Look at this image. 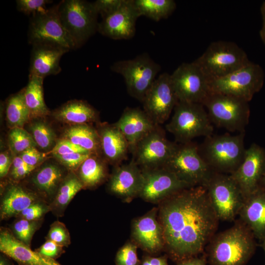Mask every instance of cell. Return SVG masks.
<instances>
[{"instance_id": "cell-45", "label": "cell", "mask_w": 265, "mask_h": 265, "mask_svg": "<svg viewBox=\"0 0 265 265\" xmlns=\"http://www.w3.org/2000/svg\"><path fill=\"white\" fill-rule=\"evenodd\" d=\"M28 165L37 168L45 159L46 155L39 152L36 147L30 148L19 155Z\"/></svg>"}, {"instance_id": "cell-25", "label": "cell", "mask_w": 265, "mask_h": 265, "mask_svg": "<svg viewBox=\"0 0 265 265\" xmlns=\"http://www.w3.org/2000/svg\"><path fill=\"white\" fill-rule=\"evenodd\" d=\"M41 200H43L30 188L18 183L12 182L5 186L2 193L0 205V219L16 217L30 205Z\"/></svg>"}, {"instance_id": "cell-49", "label": "cell", "mask_w": 265, "mask_h": 265, "mask_svg": "<svg viewBox=\"0 0 265 265\" xmlns=\"http://www.w3.org/2000/svg\"><path fill=\"white\" fill-rule=\"evenodd\" d=\"M140 265H169L166 255L154 257L150 255L143 256Z\"/></svg>"}, {"instance_id": "cell-28", "label": "cell", "mask_w": 265, "mask_h": 265, "mask_svg": "<svg viewBox=\"0 0 265 265\" xmlns=\"http://www.w3.org/2000/svg\"><path fill=\"white\" fill-rule=\"evenodd\" d=\"M60 122L78 125L89 124L98 119V111L91 105L81 100H72L55 109L53 113Z\"/></svg>"}, {"instance_id": "cell-22", "label": "cell", "mask_w": 265, "mask_h": 265, "mask_svg": "<svg viewBox=\"0 0 265 265\" xmlns=\"http://www.w3.org/2000/svg\"><path fill=\"white\" fill-rule=\"evenodd\" d=\"M32 46L28 76L44 79L48 76L55 75L61 72L60 60L69 50L49 43Z\"/></svg>"}, {"instance_id": "cell-19", "label": "cell", "mask_w": 265, "mask_h": 265, "mask_svg": "<svg viewBox=\"0 0 265 265\" xmlns=\"http://www.w3.org/2000/svg\"><path fill=\"white\" fill-rule=\"evenodd\" d=\"M143 183L142 170L132 159L128 163L114 166L109 178L107 189L123 202L129 203L139 197Z\"/></svg>"}, {"instance_id": "cell-32", "label": "cell", "mask_w": 265, "mask_h": 265, "mask_svg": "<svg viewBox=\"0 0 265 265\" xmlns=\"http://www.w3.org/2000/svg\"><path fill=\"white\" fill-rule=\"evenodd\" d=\"M62 138L85 149L91 154H101L98 132L89 124L69 126L64 130Z\"/></svg>"}, {"instance_id": "cell-27", "label": "cell", "mask_w": 265, "mask_h": 265, "mask_svg": "<svg viewBox=\"0 0 265 265\" xmlns=\"http://www.w3.org/2000/svg\"><path fill=\"white\" fill-rule=\"evenodd\" d=\"M34 171L30 178L32 190L49 204L67 174L60 165L52 162L44 164Z\"/></svg>"}, {"instance_id": "cell-29", "label": "cell", "mask_w": 265, "mask_h": 265, "mask_svg": "<svg viewBox=\"0 0 265 265\" xmlns=\"http://www.w3.org/2000/svg\"><path fill=\"white\" fill-rule=\"evenodd\" d=\"M107 163L101 155L91 154L77 170V176L84 188H93L107 179Z\"/></svg>"}, {"instance_id": "cell-10", "label": "cell", "mask_w": 265, "mask_h": 265, "mask_svg": "<svg viewBox=\"0 0 265 265\" xmlns=\"http://www.w3.org/2000/svg\"><path fill=\"white\" fill-rule=\"evenodd\" d=\"M162 167L191 186H204L213 172L200 156L198 144L192 141L178 144Z\"/></svg>"}, {"instance_id": "cell-18", "label": "cell", "mask_w": 265, "mask_h": 265, "mask_svg": "<svg viewBox=\"0 0 265 265\" xmlns=\"http://www.w3.org/2000/svg\"><path fill=\"white\" fill-rule=\"evenodd\" d=\"M158 214V208H154L134 219L132 224V241L150 254L159 253L164 249L163 229Z\"/></svg>"}, {"instance_id": "cell-3", "label": "cell", "mask_w": 265, "mask_h": 265, "mask_svg": "<svg viewBox=\"0 0 265 265\" xmlns=\"http://www.w3.org/2000/svg\"><path fill=\"white\" fill-rule=\"evenodd\" d=\"M244 132L236 135L225 133L205 137L198 145L199 153L213 172L231 174L242 162L246 148Z\"/></svg>"}, {"instance_id": "cell-1", "label": "cell", "mask_w": 265, "mask_h": 265, "mask_svg": "<svg viewBox=\"0 0 265 265\" xmlns=\"http://www.w3.org/2000/svg\"><path fill=\"white\" fill-rule=\"evenodd\" d=\"M164 250L177 262L198 256L215 234L219 219L204 186L182 190L159 203Z\"/></svg>"}, {"instance_id": "cell-8", "label": "cell", "mask_w": 265, "mask_h": 265, "mask_svg": "<svg viewBox=\"0 0 265 265\" xmlns=\"http://www.w3.org/2000/svg\"><path fill=\"white\" fill-rule=\"evenodd\" d=\"M110 69L123 77L128 94L142 102L161 67L148 53H144L132 59L116 61Z\"/></svg>"}, {"instance_id": "cell-43", "label": "cell", "mask_w": 265, "mask_h": 265, "mask_svg": "<svg viewBox=\"0 0 265 265\" xmlns=\"http://www.w3.org/2000/svg\"><path fill=\"white\" fill-rule=\"evenodd\" d=\"M126 0H97L93 2L95 8L102 19L120 8Z\"/></svg>"}, {"instance_id": "cell-31", "label": "cell", "mask_w": 265, "mask_h": 265, "mask_svg": "<svg viewBox=\"0 0 265 265\" xmlns=\"http://www.w3.org/2000/svg\"><path fill=\"white\" fill-rule=\"evenodd\" d=\"M84 186L74 172H70L60 184L53 199L49 204L51 212L56 216L64 215V212L76 194Z\"/></svg>"}, {"instance_id": "cell-26", "label": "cell", "mask_w": 265, "mask_h": 265, "mask_svg": "<svg viewBox=\"0 0 265 265\" xmlns=\"http://www.w3.org/2000/svg\"><path fill=\"white\" fill-rule=\"evenodd\" d=\"M240 219L261 241L265 238V188L260 186L245 197L239 211Z\"/></svg>"}, {"instance_id": "cell-51", "label": "cell", "mask_w": 265, "mask_h": 265, "mask_svg": "<svg viewBox=\"0 0 265 265\" xmlns=\"http://www.w3.org/2000/svg\"><path fill=\"white\" fill-rule=\"evenodd\" d=\"M261 12L262 16L263 24L260 31V37L265 45V1L263 2L261 7Z\"/></svg>"}, {"instance_id": "cell-53", "label": "cell", "mask_w": 265, "mask_h": 265, "mask_svg": "<svg viewBox=\"0 0 265 265\" xmlns=\"http://www.w3.org/2000/svg\"><path fill=\"white\" fill-rule=\"evenodd\" d=\"M261 186L265 188V171L261 183Z\"/></svg>"}, {"instance_id": "cell-38", "label": "cell", "mask_w": 265, "mask_h": 265, "mask_svg": "<svg viewBox=\"0 0 265 265\" xmlns=\"http://www.w3.org/2000/svg\"><path fill=\"white\" fill-rule=\"evenodd\" d=\"M138 246L132 241H128L117 251L115 256L116 265H140L137 248Z\"/></svg>"}, {"instance_id": "cell-5", "label": "cell", "mask_w": 265, "mask_h": 265, "mask_svg": "<svg viewBox=\"0 0 265 265\" xmlns=\"http://www.w3.org/2000/svg\"><path fill=\"white\" fill-rule=\"evenodd\" d=\"M165 127L180 144L213 134V126L202 104L178 101Z\"/></svg>"}, {"instance_id": "cell-20", "label": "cell", "mask_w": 265, "mask_h": 265, "mask_svg": "<svg viewBox=\"0 0 265 265\" xmlns=\"http://www.w3.org/2000/svg\"><path fill=\"white\" fill-rule=\"evenodd\" d=\"M139 17L134 0H126L117 10L102 19L98 31L114 40L131 39L135 35L136 22Z\"/></svg>"}, {"instance_id": "cell-4", "label": "cell", "mask_w": 265, "mask_h": 265, "mask_svg": "<svg viewBox=\"0 0 265 265\" xmlns=\"http://www.w3.org/2000/svg\"><path fill=\"white\" fill-rule=\"evenodd\" d=\"M193 62L210 81L227 76L251 61L244 51L236 43L217 41L211 43Z\"/></svg>"}, {"instance_id": "cell-46", "label": "cell", "mask_w": 265, "mask_h": 265, "mask_svg": "<svg viewBox=\"0 0 265 265\" xmlns=\"http://www.w3.org/2000/svg\"><path fill=\"white\" fill-rule=\"evenodd\" d=\"M63 247L51 240L47 239L41 246L35 250L45 256L56 260L65 252Z\"/></svg>"}, {"instance_id": "cell-41", "label": "cell", "mask_w": 265, "mask_h": 265, "mask_svg": "<svg viewBox=\"0 0 265 265\" xmlns=\"http://www.w3.org/2000/svg\"><path fill=\"white\" fill-rule=\"evenodd\" d=\"M90 155V154L74 153L52 156L60 165L65 167L70 172H75Z\"/></svg>"}, {"instance_id": "cell-39", "label": "cell", "mask_w": 265, "mask_h": 265, "mask_svg": "<svg viewBox=\"0 0 265 265\" xmlns=\"http://www.w3.org/2000/svg\"><path fill=\"white\" fill-rule=\"evenodd\" d=\"M46 240H51L57 244L67 247L71 244V237L65 225L58 221H54L51 225Z\"/></svg>"}, {"instance_id": "cell-42", "label": "cell", "mask_w": 265, "mask_h": 265, "mask_svg": "<svg viewBox=\"0 0 265 265\" xmlns=\"http://www.w3.org/2000/svg\"><path fill=\"white\" fill-rule=\"evenodd\" d=\"M53 1L49 0H17V10L26 15L31 16L41 13L48 8L47 4Z\"/></svg>"}, {"instance_id": "cell-34", "label": "cell", "mask_w": 265, "mask_h": 265, "mask_svg": "<svg viewBox=\"0 0 265 265\" xmlns=\"http://www.w3.org/2000/svg\"><path fill=\"white\" fill-rule=\"evenodd\" d=\"M134 2L140 16L157 22L168 18L176 7L173 0H134Z\"/></svg>"}, {"instance_id": "cell-21", "label": "cell", "mask_w": 265, "mask_h": 265, "mask_svg": "<svg viewBox=\"0 0 265 265\" xmlns=\"http://www.w3.org/2000/svg\"><path fill=\"white\" fill-rule=\"evenodd\" d=\"M0 251L19 265H61L55 260L32 250L16 238L7 228L0 229Z\"/></svg>"}, {"instance_id": "cell-12", "label": "cell", "mask_w": 265, "mask_h": 265, "mask_svg": "<svg viewBox=\"0 0 265 265\" xmlns=\"http://www.w3.org/2000/svg\"><path fill=\"white\" fill-rule=\"evenodd\" d=\"M58 4L31 16L28 31V41L31 45L49 43L69 51L77 47L63 26L58 14Z\"/></svg>"}, {"instance_id": "cell-13", "label": "cell", "mask_w": 265, "mask_h": 265, "mask_svg": "<svg viewBox=\"0 0 265 265\" xmlns=\"http://www.w3.org/2000/svg\"><path fill=\"white\" fill-rule=\"evenodd\" d=\"M177 146L167 139L165 131L157 125L135 145L131 152L132 159L141 169L162 167Z\"/></svg>"}, {"instance_id": "cell-9", "label": "cell", "mask_w": 265, "mask_h": 265, "mask_svg": "<svg viewBox=\"0 0 265 265\" xmlns=\"http://www.w3.org/2000/svg\"><path fill=\"white\" fill-rule=\"evenodd\" d=\"M204 186L219 220H234L244 197L230 175L213 171Z\"/></svg>"}, {"instance_id": "cell-23", "label": "cell", "mask_w": 265, "mask_h": 265, "mask_svg": "<svg viewBox=\"0 0 265 265\" xmlns=\"http://www.w3.org/2000/svg\"><path fill=\"white\" fill-rule=\"evenodd\" d=\"M114 124L127 139L132 152L137 143L158 125L138 107H126Z\"/></svg>"}, {"instance_id": "cell-30", "label": "cell", "mask_w": 265, "mask_h": 265, "mask_svg": "<svg viewBox=\"0 0 265 265\" xmlns=\"http://www.w3.org/2000/svg\"><path fill=\"white\" fill-rule=\"evenodd\" d=\"M28 83L23 89L25 102L30 120L44 118L50 113L44 99V79L36 76H28Z\"/></svg>"}, {"instance_id": "cell-24", "label": "cell", "mask_w": 265, "mask_h": 265, "mask_svg": "<svg viewBox=\"0 0 265 265\" xmlns=\"http://www.w3.org/2000/svg\"><path fill=\"white\" fill-rule=\"evenodd\" d=\"M97 130L103 158L114 166L121 164L130 151L129 143L122 132L114 124H100Z\"/></svg>"}, {"instance_id": "cell-6", "label": "cell", "mask_w": 265, "mask_h": 265, "mask_svg": "<svg viewBox=\"0 0 265 265\" xmlns=\"http://www.w3.org/2000/svg\"><path fill=\"white\" fill-rule=\"evenodd\" d=\"M212 124L230 132H245L248 124V102L240 98L211 91L202 103Z\"/></svg>"}, {"instance_id": "cell-54", "label": "cell", "mask_w": 265, "mask_h": 265, "mask_svg": "<svg viewBox=\"0 0 265 265\" xmlns=\"http://www.w3.org/2000/svg\"><path fill=\"white\" fill-rule=\"evenodd\" d=\"M261 241V246L263 249L265 253V238H263Z\"/></svg>"}, {"instance_id": "cell-35", "label": "cell", "mask_w": 265, "mask_h": 265, "mask_svg": "<svg viewBox=\"0 0 265 265\" xmlns=\"http://www.w3.org/2000/svg\"><path fill=\"white\" fill-rule=\"evenodd\" d=\"M43 118L34 119L28 125L27 131L31 135L37 146L45 151L53 149L57 141L51 127Z\"/></svg>"}, {"instance_id": "cell-48", "label": "cell", "mask_w": 265, "mask_h": 265, "mask_svg": "<svg viewBox=\"0 0 265 265\" xmlns=\"http://www.w3.org/2000/svg\"><path fill=\"white\" fill-rule=\"evenodd\" d=\"M11 151H5L0 154V177L3 178L9 174L13 158Z\"/></svg>"}, {"instance_id": "cell-15", "label": "cell", "mask_w": 265, "mask_h": 265, "mask_svg": "<svg viewBox=\"0 0 265 265\" xmlns=\"http://www.w3.org/2000/svg\"><path fill=\"white\" fill-rule=\"evenodd\" d=\"M178 101L170 74L163 73L157 78L142 103L143 110L159 125L169 118Z\"/></svg>"}, {"instance_id": "cell-37", "label": "cell", "mask_w": 265, "mask_h": 265, "mask_svg": "<svg viewBox=\"0 0 265 265\" xmlns=\"http://www.w3.org/2000/svg\"><path fill=\"white\" fill-rule=\"evenodd\" d=\"M42 220H29L16 218L11 224L10 230L16 238L30 247L32 237L41 227Z\"/></svg>"}, {"instance_id": "cell-40", "label": "cell", "mask_w": 265, "mask_h": 265, "mask_svg": "<svg viewBox=\"0 0 265 265\" xmlns=\"http://www.w3.org/2000/svg\"><path fill=\"white\" fill-rule=\"evenodd\" d=\"M49 212H51L49 204L41 200L33 203L25 209L16 218L29 220H39L43 219V216Z\"/></svg>"}, {"instance_id": "cell-16", "label": "cell", "mask_w": 265, "mask_h": 265, "mask_svg": "<svg viewBox=\"0 0 265 265\" xmlns=\"http://www.w3.org/2000/svg\"><path fill=\"white\" fill-rule=\"evenodd\" d=\"M142 170L143 183L139 197L148 202L159 204L175 193L193 187L164 167Z\"/></svg>"}, {"instance_id": "cell-50", "label": "cell", "mask_w": 265, "mask_h": 265, "mask_svg": "<svg viewBox=\"0 0 265 265\" xmlns=\"http://www.w3.org/2000/svg\"><path fill=\"white\" fill-rule=\"evenodd\" d=\"M177 265H206L207 256L203 255L199 257L198 256L190 257L179 261Z\"/></svg>"}, {"instance_id": "cell-11", "label": "cell", "mask_w": 265, "mask_h": 265, "mask_svg": "<svg viewBox=\"0 0 265 265\" xmlns=\"http://www.w3.org/2000/svg\"><path fill=\"white\" fill-rule=\"evenodd\" d=\"M265 73L258 64H248L224 77L210 81L211 91L233 96L248 102L263 87Z\"/></svg>"}, {"instance_id": "cell-47", "label": "cell", "mask_w": 265, "mask_h": 265, "mask_svg": "<svg viewBox=\"0 0 265 265\" xmlns=\"http://www.w3.org/2000/svg\"><path fill=\"white\" fill-rule=\"evenodd\" d=\"M36 168L26 164L14 170L10 171L8 175L12 182L19 183L26 177L29 176Z\"/></svg>"}, {"instance_id": "cell-52", "label": "cell", "mask_w": 265, "mask_h": 265, "mask_svg": "<svg viewBox=\"0 0 265 265\" xmlns=\"http://www.w3.org/2000/svg\"><path fill=\"white\" fill-rule=\"evenodd\" d=\"M8 257L2 254L0 256V265H13L8 259Z\"/></svg>"}, {"instance_id": "cell-2", "label": "cell", "mask_w": 265, "mask_h": 265, "mask_svg": "<svg viewBox=\"0 0 265 265\" xmlns=\"http://www.w3.org/2000/svg\"><path fill=\"white\" fill-rule=\"evenodd\" d=\"M256 239L239 219L214 235L206 247L207 258L211 265H245L255 253Z\"/></svg>"}, {"instance_id": "cell-44", "label": "cell", "mask_w": 265, "mask_h": 265, "mask_svg": "<svg viewBox=\"0 0 265 265\" xmlns=\"http://www.w3.org/2000/svg\"><path fill=\"white\" fill-rule=\"evenodd\" d=\"M51 153L52 155H62L74 153L90 154L85 149L63 138L57 141Z\"/></svg>"}, {"instance_id": "cell-33", "label": "cell", "mask_w": 265, "mask_h": 265, "mask_svg": "<svg viewBox=\"0 0 265 265\" xmlns=\"http://www.w3.org/2000/svg\"><path fill=\"white\" fill-rule=\"evenodd\" d=\"M5 114L7 124L11 129L23 128L30 120L29 112L25 102L23 89L8 98L6 102Z\"/></svg>"}, {"instance_id": "cell-36", "label": "cell", "mask_w": 265, "mask_h": 265, "mask_svg": "<svg viewBox=\"0 0 265 265\" xmlns=\"http://www.w3.org/2000/svg\"><path fill=\"white\" fill-rule=\"evenodd\" d=\"M8 144L12 155H19L37 145L28 132L24 128L11 129L8 135Z\"/></svg>"}, {"instance_id": "cell-17", "label": "cell", "mask_w": 265, "mask_h": 265, "mask_svg": "<svg viewBox=\"0 0 265 265\" xmlns=\"http://www.w3.org/2000/svg\"><path fill=\"white\" fill-rule=\"evenodd\" d=\"M265 171V150L256 143L246 149L238 168L230 174L240 189L244 198L261 185Z\"/></svg>"}, {"instance_id": "cell-7", "label": "cell", "mask_w": 265, "mask_h": 265, "mask_svg": "<svg viewBox=\"0 0 265 265\" xmlns=\"http://www.w3.org/2000/svg\"><path fill=\"white\" fill-rule=\"evenodd\" d=\"M61 22L77 48L98 30V14L93 2L83 0H63L58 3Z\"/></svg>"}, {"instance_id": "cell-14", "label": "cell", "mask_w": 265, "mask_h": 265, "mask_svg": "<svg viewBox=\"0 0 265 265\" xmlns=\"http://www.w3.org/2000/svg\"><path fill=\"white\" fill-rule=\"evenodd\" d=\"M170 76L179 101L202 104L211 92L209 80L193 61L181 64Z\"/></svg>"}]
</instances>
